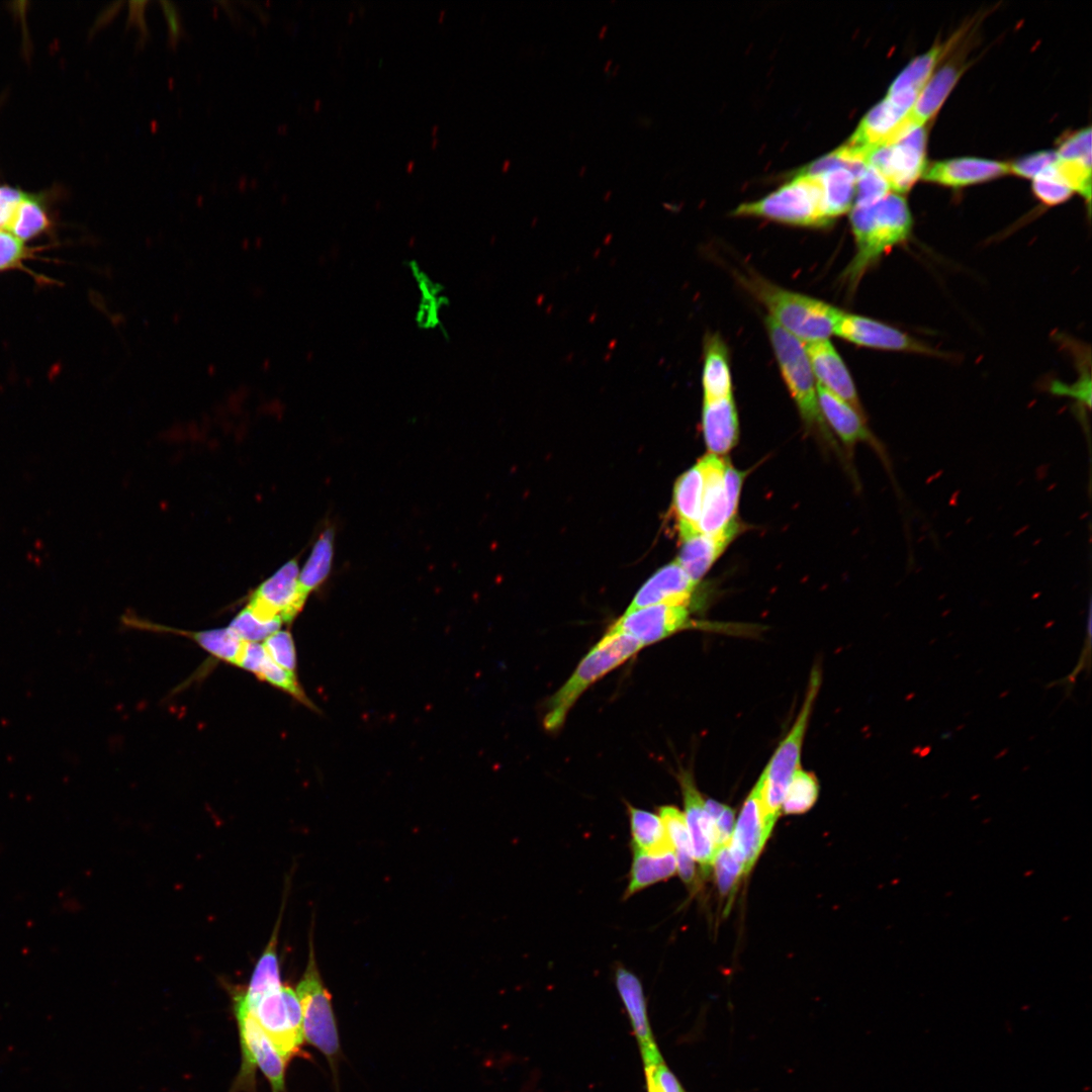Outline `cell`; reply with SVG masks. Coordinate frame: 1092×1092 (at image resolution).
Here are the masks:
<instances>
[{"mask_svg":"<svg viewBox=\"0 0 1092 1092\" xmlns=\"http://www.w3.org/2000/svg\"><path fill=\"white\" fill-rule=\"evenodd\" d=\"M833 334L859 347L948 358L947 353L929 346L896 327L844 310H841L838 315Z\"/></svg>","mask_w":1092,"mask_h":1092,"instance_id":"obj_10","label":"cell"},{"mask_svg":"<svg viewBox=\"0 0 1092 1092\" xmlns=\"http://www.w3.org/2000/svg\"><path fill=\"white\" fill-rule=\"evenodd\" d=\"M685 819L692 843L694 858L699 862L704 874H708L714 863L718 848L715 843L713 822L704 807V800L698 791L693 777L688 771L679 775Z\"/></svg>","mask_w":1092,"mask_h":1092,"instance_id":"obj_15","label":"cell"},{"mask_svg":"<svg viewBox=\"0 0 1092 1092\" xmlns=\"http://www.w3.org/2000/svg\"><path fill=\"white\" fill-rule=\"evenodd\" d=\"M250 1011L285 1063L298 1055L304 1034L300 1004L292 988L282 986L266 993Z\"/></svg>","mask_w":1092,"mask_h":1092,"instance_id":"obj_9","label":"cell"},{"mask_svg":"<svg viewBox=\"0 0 1092 1092\" xmlns=\"http://www.w3.org/2000/svg\"><path fill=\"white\" fill-rule=\"evenodd\" d=\"M698 626L699 623L691 618L689 605L658 604L625 613L606 634L628 635L644 647Z\"/></svg>","mask_w":1092,"mask_h":1092,"instance_id":"obj_12","label":"cell"},{"mask_svg":"<svg viewBox=\"0 0 1092 1092\" xmlns=\"http://www.w3.org/2000/svg\"><path fill=\"white\" fill-rule=\"evenodd\" d=\"M818 792L819 786L816 777L799 768L787 789L782 810L786 814L805 813L815 804Z\"/></svg>","mask_w":1092,"mask_h":1092,"instance_id":"obj_36","label":"cell"},{"mask_svg":"<svg viewBox=\"0 0 1092 1092\" xmlns=\"http://www.w3.org/2000/svg\"><path fill=\"white\" fill-rule=\"evenodd\" d=\"M267 655L279 666L294 672L296 653L292 635L288 631H277L263 643Z\"/></svg>","mask_w":1092,"mask_h":1092,"instance_id":"obj_43","label":"cell"},{"mask_svg":"<svg viewBox=\"0 0 1092 1092\" xmlns=\"http://www.w3.org/2000/svg\"><path fill=\"white\" fill-rule=\"evenodd\" d=\"M745 478V472L736 469L727 459L724 468V482L731 520L737 519L738 502Z\"/></svg>","mask_w":1092,"mask_h":1092,"instance_id":"obj_47","label":"cell"},{"mask_svg":"<svg viewBox=\"0 0 1092 1092\" xmlns=\"http://www.w3.org/2000/svg\"><path fill=\"white\" fill-rule=\"evenodd\" d=\"M944 48V46L936 44L925 54L915 58L894 80L888 94L910 92L919 95L942 56Z\"/></svg>","mask_w":1092,"mask_h":1092,"instance_id":"obj_34","label":"cell"},{"mask_svg":"<svg viewBox=\"0 0 1092 1092\" xmlns=\"http://www.w3.org/2000/svg\"><path fill=\"white\" fill-rule=\"evenodd\" d=\"M769 835L763 823L758 780L743 804L727 845L744 874L755 863Z\"/></svg>","mask_w":1092,"mask_h":1092,"instance_id":"obj_14","label":"cell"},{"mask_svg":"<svg viewBox=\"0 0 1092 1092\" xmlns=\"http://www.w3.org/2000/svg\"><path fill=\"white\" fill-rule=\"evenodd\" d=\"M1010 172V165L978 158H960L937 162L928 167L923 178L950 187L974 184Z\"/></svg>","mask_w":1092,"mask_h":1092,"instance_id":"obj_23","label":"cell"},{"mask_svg":"<svg viewBox=\"0 0 1092 1092\" xmlns=\"http://www.w3.org/2000/svg\"><path fill=\"white\" fill-rule=\"evenodd\" d=\"M285 890L283 904L281 905L282 907L270 939L254 968L248 988L246 990H240L242 998L249 1010H252L260 998L266 993L280 989L283 986L280 980L277 946L287 888Z\"/></svg>","mask_w":1092,"mask_h":1092,"instance_id":"obj_27","label":"cell"},{"mask_svg":"<svg viewBox=\"0 0 1092 1092\" xmlns=\"http://www.w3.org/2000/svg\"><path fill=\"white\" fill-rule=\"evenodd\" d=\"M643 648L625 634H605L579 662L565 684L546 703L543 725L547 731L558 730L572 706L595 681L623 664Z\"/></svg>","mask_w":1092,"mask_h":1092,"instance_id":"obj_4","label":"cell"},{"mask_svg":"<svg viewBox=\"0 0 1092 1092\" xmlns=\"http://www.w3.org/2000/svg\"><path fill=\"white\" fill-rule=\"evenodd\" d=\"M283 622L280 619L262 621L247 607L231 622L230 628L244 641L258 642L267 639L279 631Z\"/></svg>","mask_w":1092,"mask_h":1092,"instance_id":"obj_38","label":"cell"},{"mask_svg":"<svg viewBox=\"0 0 1092 1092\" xmlns=\"http://www.w3.org/2000/svg\"><path fill=\"white\" fill-rule=\"evenodd\" d=\"M266 657L267 653L264 649L263 644H259L258 642L246 641L243 654L241 656L238 666L256 674Z\"/></svg>","mask_w":1092,"mask_h":1092,"instance_id":"obj_50","label":"cell"},{"mask_svg":"<svg viewBox=\"0 0 1092 1092\" xmlns=\"http://www.w3.org/2000/svg\"><path fill=\"white\" fill-rule=\"evenodd\" d=\"M146 4H147V2H145V1H130L128 3V5H129L128 25L133 24L136 27H139V29L141 31V35H142L141 38L143 37L144 41H145V39H147V37L149 35V31H148L146 20H145V6H146Z\"/></svg>","mask_w":1092,"mask_h":1092,"instance_id":"obj_52","label":"cell"},{"mask_svg":"<svg viewBox=\"0 0 1092 1092\" xmlns=\"http://www.w3.org/2000/svg\"><path fill=\"white\" fill-rule=\"evenodd\" d=\"M819 406L829 428L847 449L858 442L875 444V438L867 427L864 415L849 403L817 383Z\"/></svg>","mask_w":1092,"mask_h":1092,"instance_id":"obj_22","label":"cell"},{"mask_svg":"<svg viewBox=\"0 0 1092 1092\" xmlns=\"http://www.w3.org/2000/svg\"><path fill=\"white\" fill-rule=\"evenodd\" d=\"M696 584L673 561L658 569L641 586L625 613L658 604L689 605Z\"/></svg>","mask_w":1092,"mask_h":1092,"instance_id":"obj_19","label":"cell"},{"mask_svg":"<svg viewBox=\"0 0 1092 1092\" xmlns=\"http://www.w3.org/2000/svg\"><path fill=\"white\" fill-rule=\"evenodd\" d=\"M333 555L334 531L332 528H328L317 538L308 559L301 571H299V587L306 597L329 576Z\"/></svg>","mask_w":1092,"mask_h":1092,"instance_id":"obj_33","label":"cell"},{"mask_svg":"<svg viewBox=\"0 0 1092 1092\" xmlns=\"http://www.w3.org/2000/svg\"><path fill=\"white\" fill-rule=\"evenodd\" d=\"M820 682V671L812 670L802 709L792 729L781 742L758 779L762 818L769 834L782 810L787 789L795 772L800 768L802 743Z\"/></svg>","mask_w":1092,"mask_h":1092,"instance_id":"obj_5","label":"cell"},{"mask_svg":"<svg viewBox=\"0 0 1092 1092\" xmlns=\"http://www.w3.org/2000/svg\"><path fill=\"white\" fill-rule=\"evenodd\" d=\"M726 459L707 454L699 460L704 474V490L701 508L699 531L714 534L721 531L733 520L728 513V502L724 482ZM735 520V519H734Z\"/></svg>","mask_w":1092,"mask_h":1092,"instance_id":"obj_20","label":"cell"},{"mask_svg":"<svg viewBox=\"0 0 1092 1092\" xmlns=\"http://www.w3.org/2000/svg\"><path fill=\"white\" fill-rule=\"evenodd\" d=\"M659 818L673 846L676 871L682 882L692 886L695 884L696 867L685 815L674 806H662L659 808Z\"/></svg>","mask_w":1092,"mask_h":1092,"instance_id":"obj_30","label":"cell"},{"mask_svg":"<svg viewBox=\"0 0 1092 1092\" xmlns=\"http://www.w3.org/2000/svg\"><path fill=\"white\" fill-rule=\"evenodd\" d=\"M233 999L243 1055L237 1086L251 1089L258 1067L267 1078L272 1092H284L286 1063L245 1004L240 991L234 992Z\"/></svg>","mask_w":1092,"mask_h":1092,"instance_id":"obj_8","label":"cell"},{"mask_svg":"<svg viewBox=\"0 0 1092 1092\" xmlns=\"http://www.w3.org/2000/svg\"><path fill=\"white\" fill-rule=\"evenodd\" d=\"M702 385L704 400L732 395L728 348L719 334H708L705 338Z\"/></svg>","mask_w":1092,"mask_h":1092,"instance_id":"obj_26","label":"cell"},{"mask_svg":"<svg viewBox=\"0 0 1092 1092\" xmlns=\"http://www.w3.org/2000/svg\"><path fill=\"white\" fill-rule=\"evenodd\" d=\"M615 983L639 1045L642 1062L660 1055L651 1029L641 981L632 971L624 966H618L615 971Z\"/></svg>","mask_w":1092,"mask_h":1092,"instance_id":"obj_18","label":"cell"},{"mask_svg":"<svg viewBox=\"0 0 1092 1092\" xmlns=\"http://www.w3.org/2000/svg\"><path fill=\"white\" fill-rule=\"evenodd\" d=\"M642 1063L647 1092H687L662 1055Z\"/></svg>","mask_w":1092,"mask_h":1092,"instance_id":"obj_40","label":"cell"},{"mask_svg":"<svg viewBox=\"0 0 1092 1092\" xmlns=\"http://www.w3.org/2000/svg\"><path fill=\"white\" fill-rule=\"evenodd\" d=\"M308 946L307 964L295 992L301 1008L303 1034L311 1045L327 1057L335 1071L340 1052L339 1033L332 997L317 968L312 931Z\"/></svg>","mask_w":1092,"mask_h":1092,"instance_id":"obj_7","label":"cell"},{"mask_svg":"<svg viewBox=\"0 0 1092 1092\" xmlns=\"http://www.w3.org/2000/svg\"><path fill=\"white\" fill-rule=\"evenodd\" d=\"M298 576L297 561L289 560L254 592L247 608L262 621L291 622L307 598L299 587Z\"/></svg>","mask_w":1092,"mask_h":1092,"instance_id":"obj_13","label":"cell"},{"mask_svg":"<svg viewBox=\"0 0 1092 1092\" xmlns=\"http://www.w3.org/2000/svg\"><path fill=\"white\" fill-rule=\"evenodd\" d=\"M632 849L633 859L629 883L624 894L625 899L658 882L667 880L676 872L674 852L650 855L638 849Z\"/></svg>","mask_w":1092,"mask_h":1092,"instance_id":"obj_31","label":"cell"},{"mask_svg":"<svg viewBox=\"0 0 1092 1092\" xmlns=\"http://www.w3.org/2000/svg\"><path fill=\"white\" fill-rule=\"evenodd\" d=\"M817 175L822 185L825 214L833 222L851 208L857 175L844 167H835Z\"/></svg>","mask_w":1092,"mask_h":1092,"instance_id":"obj_32","label":"cell"},{"mask_svg":"<svg viewBox=\"0 0 1092 1092\" xmlns=\"http://www.w3.org/2000/svg\"><path fill=\"white\" fill-rule=\"evenodd\" d=\"M961 70L954 64L942 67L923 87L913 106L905 116L900 133L923 126L941 106L957 83Z\"/></svg>","mask_w":1092,"mask_h":1092,"instance_id":"obj_25","label":"cell"},{"mask_svg":"<svg viewBox=\"0 0 1092 1092\" xmlns=\"http://www.w3.org/2000/svg\"><path fill=\"white\" fill-rule=\"evenodd\" d=\"M51 225L49 215L38 196L27 194L19 204L9 232L25 242L33 239Z\"/></svg>","mask_w":1092,"mask_h":1092,"instance_id":"obj_35","label":"cell"},{"mask_svg":"<svg viewBox=\"0 0 1092 1092\" xmlns=\"http://www.w3.org/2000/svg\"><path fill=\"white\" fill-rule=\"evenodd\" d=\"M804 345L817 383L863 414L849 370L830 341Z\"/></svg>","mask_w":1092,"mask_h":1092,"instance_id":"obj_16","label":"cell"},{"mask_svg":"<svg viewBox=\"0 0 1092 1092\" xmlns=\"http://www.w3.org/2000/svg\"><path fill=\"white\" fill-rule=\"evenodd\" d=\"M168 23L169 28V43L174 49L182 35V26L177 7L167 1L160 2Z\"/></svg>","mask_w":1092,"mask_h":1092,"instance_id":"obj_51","label":"cell"},{"mask_svg":"<svg viewBox=\"0 0 1092 1092\" xmlns=\"http://www.w3.org/2000/svg\"><path fill=\"white\" fill-rule=\"evenodd\" d=\"M1032 188L1035 196L1046 205L1065 202L1073 193L1071 188L1057 178L1053 164L1034 178Z\"/></svg>","mask_w":1092,"mask_h":1092,"instance_id":"obj_41","label":"cell"},{"mask_svg":"<svg viewBox=\"0 0 1092 1092\" xmlns=\"http://www.w3.org/2000/svg\"><path fill=\"white\" fill-rule=\"evenodd\" d=\"M743 529V525L735 519L717 533H697L682 539L675 561L698 583Z\"/></svg>","mask_w":1092,"mask_h":1092,"instance_id":"obj_17","label":"cell"},{"mask_svg":"<svg viewBox=\"0 0 1092 1092\" xmlns=\"http://www.w3.org/2000/svg\"><path fill=\"white\" fill-rule=\"evenodd\" d=\"M703 490L704 474L698 461L677 478L673 488L672 514L680 540L700 533Z\"/></svg>","mask_w":1092,"mask_h":1092,"instance_id":"obj_24","label":"cell"},{"mask_svg":"<svg viewBox=\"0 0 1092 1092\" xmlns=\"http://www.w3.org/2000/svg\"><path fill=\"white\" fill-rule=\"evenodd\" d=\"M891 191L887 180L872 166L868 165L856 178L854 206L872 205L884 198Z\"/></svg>","mask_w":1092,"mask_h":1092,"instance_id":"obj_39","label":"cell"},{"mask_svg":"<svg viewBox=\"0 0 1092 1092\" xmlns=\"http://www.w3.org/2000/svg\"><path fill=\"white\" fill-rule=\"evenodd\" d=\"M702 429L709 454L724 455L738 442L739 422L733 396L704 400Z\"/></svg>","mask_w":1092,"mask_h":1092,"instance_id":"obj_21","label":"cell"},{"mask_svg":"<svg viewBox=\"0 0 1092 1092\" xmlns=\"http://www.w3.org/2000/svg\"><path fill=\"white\" fill-rule=\"evenodd\" d=\"M141 624L144 625L145 628L151 630L168 631L186 636L194 640L212 656L237 666L239 665L246 644V641L242 640L230 627L193 632L149 624L146 622H140V625Z\"/></svg>","mask_w":1092,"mask_h":1092,"instance_id":"obj_28","label":"cell"},{"mask_svg":"<svg viewBox=\"0 0 1092 1092\" xmlns=\"http://www.w3.org/2000/svg\"><path fill=\"white\" fill-rule=\"evenodd\" d=\"M741 283L767 309L770 318L801 342L828 340L833 334L841 309L757 274L743 276Z\"/></svg>","mask_w":1092,"mask_h":1092,"instance_id":"obj_2","label":"cell"},{"mask_svg":"<svg viewBox=\"0 0 1092 1092\" xmlns=\"http://www.w3.org/2000/svg\"><path fill=\"white\" fill-rule=\"evenodd\" d=\"M32 252L23 241L10 232L0 230V271L20 266Z\"/></svg>","mask_w":1092,"mask_h":1092,"instance_id":"obj_44","label":"cell"},{"mask_svg":"<svg viewBox=\"0 0 1092 1092\" xmlns=\"http://www.w3.org/2000/svg\"><path fill=\"white\" fill-rule=\"evenodd\" d=\"M708 814V813H707ZM734 811L725 806L714 818H711L714 827L715 843L719 849L728 845L734 829Z\"/></svg>","mask_w":1092,"mask_h":1092,"instance_id":"obj_49","label":"cell"},{"mask_svg":"<svg viewBox=\"0 0 1092 1092\" xmlns=\"http://www.w3.org/2000/svg\"><path fill=\"white\" fill-rule=\"evenodd\" d=\"M25 192L11 186L0 187V230L9 231Z\"/></svg>","mask_w":1092,"mask_h":1092,"instance_id":"obj_48","label":"cell"},{"mask_svg":"<svg viewBox=\"0 0 1092 1092\" xmlns=\"http://www.w3.org/2000/svg\"><path fill=\"white\" fill-rule=\"evenodd\" d=\"M764 323L781 374L806 430L825 445L837 448L819 406L817 381L804 343L785 331L768 315Z\"/></svg>","mask_w":1092,"mask_h":1092,"instance_id":"obj_3","label":"cell"},{"mask_svg":"<svg viewBox=\"0 0 1092 1092\" xmlns=\"http://www.w3.org/2000/svg\"><path fill=\"white\" fill-rule=\"evenodd\" d=\"M1056 153L1062 160L1091 161V128H1083L1066 138Z\"/></svg>","mask_w":1092,"mask_h":1092,"instance_id":"obj_45","label":"cell"},{"mask_svg":"<svg viewBox=\"0 0 1092 1092\" xmlns=\"http://www.w3.org/2000/svg\"><path fill=\"white\" fill-rule=\"evenodd\" d=\"M256 675L259 679L265 680L275 688L288 693L308 708L314 709L313 704L308 700L307 696L299 686L295 673L282 668L268 655Z\"/></svg>","mask_w":1092,"mask_h":1092,"instance_id":"obj_37","label":"cell"},{"mask_svg":"<svg viewBox=\"0 0 1092 1092\" xmlns=\"http://www.w3.org/2000/svg\"><path fill=\"white\" fill-rule=\"evenodd\" d=\"M632 848L650 855L673 851V846L659 816L628 805Z\"/></svg>","mask_w":1092,"mask_h":1092,"instance_id":"obj_29","label":"cell"},{"mask_svg":"<svg viewBox=\"0 0 1092 1092\" xmlns=\"http://www.w3.org/2000/svg\"><path fill=\"white\" fill-rule=\"evenodd\" d=\"M732 214L805 228H824L832 223L825 214L819 176L808 174H799L757 201L740 204Z\"/></svg>","mask_w":1092,"mask_h":1092,"instance_id":"obj_6","label":"cell"},{"mask_svg":"<svg viewBox=\"0 0 1092 1092\" xmlns=\"http://www.w3.org/2000/svg\"><path fill=\"white\" fill-rule=\"evenodd\" d=\"M713 866L721 894L731 899L739 878L744 875L742 868L732 857L727 846L718 850Z\"/></svg>","mask_w":1092,"mask_h":1092,"instance_id":"obj_42","label":"cell"},{"mask_svg":"<svg viewBox=\"0 0 1092 1092\" xmlns=\"http://www.w3.org/2000/svg\"><path fill=\"white\" fill-rule=\"evenodd\" d=\"M850 224L855 252L841 278L853 292L866 273L884 255L909 240L913 218L905 198L898 193H889L872 205L853 206Z\"/></svg>","mask_w":1092,"mask_h":1092,"instance_id":"obj_1","label":"cell"},{"mask_svg":"<svg viewBox=\"0 0 1092 1092\" xmlns=\"http://www.w3.org/2000/svg\"><path fill=\"white\" fill-rule=\"evenodd\" d=\"M1058 160L1056 152L1044 151L1023 157L1010 165V172L1021 177L1035 178Z\"/></svg>","mask_w":1092,"mask_h":1092,"instance_id":"obj_46","label":"cell"},{"mask_svg":"<svg viewBox=\"0 0 1092 1092\" xmlns=\"http://www.w3.org/2000/svg\"><path fill=\"white\" fill-rule=\"evenodd\" d=\"M925 145V129L923 126L917 127L896 142L871 151L867 164L887 180L891 190L903 193L924 171Z\"/></svg>","mask_w":1092,"mask_h":1092,"instance_id":"obj_11","label":"cell"}]
</instances>
